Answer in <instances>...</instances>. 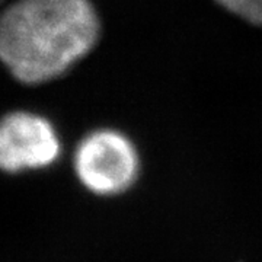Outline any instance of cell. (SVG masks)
I'll use <instances>...</instances> for the list:
<instances>
[{
	"mask_svg": "<svg viewBox=\"0 0 262 262\" xmlns=\"http://www.w3.org/2000/svg\"><path fill=\"white\" fill-rule=\"evenodd\" d=\"M99 32L91 0H16L0 19V57L20 83H46L83 58Z\"/></svg>",
	"mask_w": 262,
	"mask_h": 262,
	"instance_id": "1",
	"label": "cell"
},
{
	"mask_svg": "<svg viewBox=\"0 0 262 262\" xmlns=\"http://www.w3.org/2000/svg\"><path fill=\"white\" fill-rule=\"evenodd\" d=\"M76 178L95 195H117L137 181L140 158L121 131L99 128L88 133L73 153Z\"/></svg>",
	"mask_w": 262,
	"mask_h": 262,
	"instance_id": "2",
	"label": "cell"
},
{
	"mask_svg": "<svg viewBox=\"0 0 262 262\" xmlns=\"http://www.w3.org/2000/svg\"><path fill=\"white\" fill-rule=\"evenodd\" d=\"M61 143L46 117L31 111L6 114L0 125V165L5 172L46 169L56 163Z\"/></svg>",
	"mask_w": 262,
	"mask_h": 262,
	"instance_id": "3",
	"label": "cell"
},
{
	"mask_svg": "<svg viewBox=\"0 0 262 262\" xmlns=\"http://www.w3.org/2000/svg\"><path fill=\"white\" fill-rule=\"evenodd\" d=\"M222 8L229 10L246 22L262 27V0H215Z\"/></svg>",
	"mask_w": 262,
	"mask_h": 262,
	"instance_id": "4",
	"label": "cell"
}]
</instances>
